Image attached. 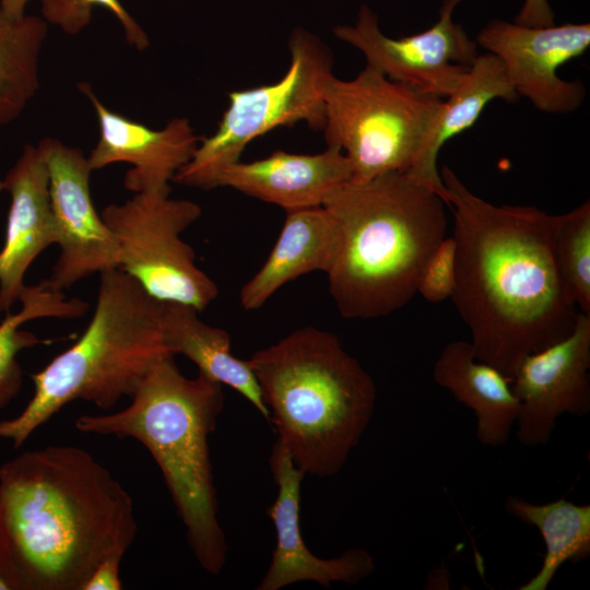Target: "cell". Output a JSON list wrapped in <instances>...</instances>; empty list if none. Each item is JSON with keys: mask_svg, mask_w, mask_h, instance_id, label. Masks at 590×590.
Listing matches in <instances>:
<instances>
[{"mask_svg": "<svg viewBox=\"0 0 590 590\" xmlns=\"http://www.w3.org/2000/svg\"><path fill=\"white\" fill-rule=\"evenodd\" d=\"M439 173L453 206L451 299L475 357L511 378L526 356L566 338L580 312L556 264L553 214L491 203L450 167Z\"/></svg>", "mask_w": 590, "mask_h": 590, "instance_id": "cell-1", "label": "cell"}, {"mask_svg": "<svg viewBox=\"0 0 590 590\" xmlns=\"http://www.w3.org/2000/svg\"><path fill=\"white\" fill-rule=\"evenodd\" d=\"M138 524L131 495L88 451H25L0 467V579L12 590H83L123 557Z\"/></svg>", "mask_w": 590, "mask_h": 590, "instance_id": "cell-2", "label": "cell"}, {"mask_svg": "<svg viewBox=\"0 0 590 590\" xmlns=\"http://www.w3.org/2000/svg\"><path fill=\"white\" fill-rule=\"evenodd\" d=\"M445 204L406 173L338 188L323 206L335 228L326 272L339 312L350 319L388 316L416 294L430 253L446 237Z\"/></svg>", "mask_w": 590, "mask_h": 590, "instance_id": "cell-3", "label": "cell"}, {"mask_svg": "<svg viewBox=\"0 0 590 590\" xmlns=\"http://www.w3.org/2000/svg\"><path fill=\"white\" fill-rule=\"evenodd\" d=\"M222 387L200 373L186 377L174 355H166L149 369L127 408L84 414L74 424L84 434L133 438L150 451L196 559L212 575L221 573L227 553L209 451L224 405Z\"/></svg>", "mask_w": 590, "mask_h": 590, "instance_id": "cell-4", "label": "cell"}, {"mask_svg": "<svg viewBox=\"0 0 590 590\" xmlns=\"http://www.w3.org/2000/svg\"><path fill=\"white\" fill-rule=\"evenodd\" d=\"M279 441L305 474L341 471L374 415L371 376L332 332L303 327L247 359Z\"/></svg>", "mask_w": 590, "mask_h": 590, "instance_id": "cell-5", "label": "cell"}, {"mask_svg": "<svg viewBox=\"0 0 590 590\" xmlns=\"http://www.w3.org/2000/svg\"><path fill=\"white\" fill-rule=\"evenodd\" d=\"M99 275L94 314L83 334L31 375L32 399L17 416L0 421V439L11 440L14 448L72 401L113 409L132 396L155 362L173 355L161 302L119 268Z\"/></svg>", "mask_w": 590, "mask_h": 590, "instance_id": "cell-6", "label": "cell"}, {"mask_svg": "<svg viewBox=\"0 0 590 590\" xmlns=\"http://www.w3.org/2000/svg\"><path fill=\"white\" fill-rule=\"evenodd\" d=\"M322 93L327 145L345 154L352 181L408 173L442 105V99L392 81L368 64L351 80L329 74Z\"/></svg>", "mask_w": 590, "mask_h": 590, "instance_id": "cell-7", "label": "cell"}, {"mask_svg": "<svg viewBox=\"0 0 590 590\" xmlns=\"http://www.w3.org/2000/svg\"><path fill=\"white\" fill-rule=\"evenodd\" d=\"M287 46L291 61L284 75L271 84L229 92L216 130L201 138L174 182L201 190L217 188L221 173L240 161L255 139L298 122L323 129L322 86L333 73V55L318 36L303 27L293 30Z\"/></svg>", "mask_w": 590, "mask_h": 590, "instance_id": "cell-8", "label": "cell"}, {"mask_svg": "<svg viewBox=\"0 0 590 590\" xmlns=\"http://www.w3.org/2000/svg\"><path fill=\"white\" fill-rule=\"evenodd\" d=\"M101 216L116 238L118 268L150 296L200 312L217 297V285L196 264L194 250L180 237L201 216L199 204L170 198V189L150 190L108 204Z\"/></svg>", "mask_w": 590, "mask_h": 590, "instance_id": "cell-9", "label": "cell"}, {"mask_svg": "<svg viewBox=\"0 0 590 590\" xmlns=\"http://www.w3.org/2000/svg\"><path fill=\"white\" fill-rule=\"evenodd\" d=\"M462 1L442 0L436 22L410 36L384 34L377 14L367 4L359 7L354 24L338 25L332 33L392 81L444 99L459 86L479 56L475 39L453 19Z\"/></svg>", "mask_w": 590, "mask_h": 590, "instance_id": "cell-10", "label": "cell"}, {"mask_svg": "<svg viewBox=\"0 0 590 590\" xmlns=\"http://www.w3.org/2000/svg\"><path fill=\"white\" fill-rule=\"evenodd\" d=\"M475 42L499 59L519 98L526 97L538 110L569 114L583 103V84L562 79L558 70L589 49V23L526 26L495 19Z\"/></svg>", "mask_w": 590, "mask_h": 590, "instance_id": "cell-11", "label": "cell"}, {"mask_svg": "<svg viewBox=\"0 0 590 590\" xmlns=\"http://www.w3.org/2000/svg\"><path fill=\"white\" fill-rule=\"evenodd\" d=\"M47 165L60 253L46 279L64 292L95 273L118 268L116 238L97 213L90 191L92 168L81 150L54 138L37 144Z\"/></svg>", "mask_w": 590, "mask_h": 590, "instance_id": "cell-12", "label": "cell"}, {"mask_svg": "<svg viewBox=\"0 0 590 590\" xmlns=\"http://www.w3.org/2000/svg\"><path fill=\"white\" fill-rule=\"evenodd\" d=\"M590 315L579 312L560 341L526 356L511 377L519 401L517 438L526 447L546 445L557 420L590 412Z\"/></svg>", "mask_w": 590, "mask_h": 590, "instance_id": "cell-13", "label": "cell"}, {"mask_svg": "<svg viewBox=\"0 0 590 590\" xmlns=\"http://www.w3.org/2000/svg\"><path fill=\"white\" fill-rule=\"evenodd\" d=\"M79 90L93 105L99 127L98 141L87 156L92 170L115 163H127L123 185L133 193L170 189L178 170L196 152L199 138L185 117L170 119L161 130L131 120L108 109L82 82Z\"/></svg>", "mask_w": 590, "mask_h": 590, "instance_id": "cell-14", "label": "cell"}, {"mask_svg": "<svg viewBox=\"0 0 590 590\" xmlns=\"http://www.w3.org/2000/svg\"><path fill=\"white\" fill-rule=\"evenodd\" d=\"M270 468L278 495L267 512L273 521L276 542L269 568L257 589L280 590L300 581H314L323 587L333 582L354 585L371 575L375 560L364 548H349L330 559L319 558L308 550L299 528L300 485L305 473L279 441L273 446Z\"/></svg>", "mask_w": 590, "mask_h": 590, "instance_id": "cell-15", "label": "cell"}, {"mask_svg": "<svg viewBox=\"0 0 590 590\" xmlns=\"http://www.w3.org/2000/svg\"><path fill=\"white\" fill-rule=\"evenodd\" d=\"M1 182L10 193L5 238L0 250V312H10L24 275L46 248L57 245L47 165L37 145L26 144Z\"/></svg>", "mask_w": 590, "mask_h": 590, "instance_id": "cell-16", "label": "cell"}, {"mask_svg": "<svg viewBox=\"0 0 590 590\" xmlns=\"http://www.w3.org/2000/svg\"><path fill=\"white\" fill-rule=\"evenodd\" d=\"M352 179L345 154L334 145L316 154L275 151L252 162L238 161L225 168L219 187H228L288 211L322 206Z\"/></svg>", "mask_w": 590, "mask_h": 590, "instance_id": "cell-17", "label": "cell"}, {"mask_svg": "<svg viewBox=\"0 0 590 590\" xmlns=\"http://www.w3.org/2000/svg\"><path fill=\"white\" fill-rule=\"evenodd\" d=\"M433 378L474 412L481 444L497 448L509 440L519 413L511 378L477 359L470 341L447 343L434 364Z\"/></svg>", "mask_w": 590, "mask_h": 590, "instance_id": "cell-18", "label": "cell"}, {"mask_svg": "<svg viewBox=\"0 0 590 590\" xmlns=\"http://www.w3.org/2000/svg\"><path fill=\"white\" fill-rule=\"evenodd\" d=\"M334 243V223L323 205L286 212L269 257L240 290L241 307L259 309L284 284L309 272L326 273Z\"/></svg>", "mask_w": 590, "mask_h": 590, "instance_id": "cell-19", "label": "cell"}, {"mask_svg": "<svg viewBox=\"0 0 590 590\" xmlns=\"http://www.w3.org/2000/svg\"><path fill=\"white\" fill-rule=\"evenodd\" d=\"M502 99L515 103L519 96L509 83L499 59L489 52L476 57L459 86L442 99L434 129L415 163L406 173L434 190L449 205L448 191L437 168L440 149L471 128L486 106Z\"/></svg>", "mask_w": 590, "mask_h": 590, "instance_id": "cell-20", "label": "cell"}, {"mask_svg": "<svg viewBox=\"0 0 590 590\" xmlns=\"http://www.w3.org/2000/svg\"><path fill=\"white\" fill-rule=\"evenodd\" d=\"M194 307L176 302H161L162 327L169 352L193 362L199 373L241 394L267 420L270 412L261 388L247 362L231 352L226 330L210 326Z\"/></svg>", "mask_w": 590, "mask_h": 590, "instance_id": "cell-21", "label": "cell"}, {"mask_svg": "<svg viewBox=\"0 0 590 590\" xmlns=\"http://www.w3.org/2000/svg\"><path fill=\"white\" fill-rule=\"evenodd\" d=\"M504 508L524 524L535 527L545 544L540 569L518 590H546L566 562L578 563L590 556V505L565 498L534 504L508 496Z\"/></svg>", "mask_w": 590, "mask_h": 590, "instance_id": "cell-22", "label": "cell"}, {"mask_svg": "<svg viewBox=\"0 0 590 590\" xmlns=\"http://www.w3.org/2000/svg\"><path fill=\"white\" fill-rule=\"evenodd\" d=\"M43 17H12L0 10V129L20 117L39 87Z\"/></svg>", "mask_w": 590, "mask_h": 590, "instance_id": "cell-23", "label": "cell"}, {"mask_svg": "<svg viewBox=\"0 0 590 590\" xmlns=\"http://www.w3.org/2000/svg\"><path fill=\"white\" fill-rule=\"evenodd\" d=\"M19 300L22 308L12 315L5 314L0 323V409L8 405L22 388V368L17 362L19 352L47 343L34 333L20 330L30 320L57 317L76 318L88 308L86 302L67 298L64 292L52 288L46 280L33 286H25Z\"/></svg>", "mask_w": 590, "mask_h": 590, "instance_id": "cell-24", "label": "cell"}, {"mask_svg": "<svg viewBox=\"0 0 590 590\" xmlns=\"http://www.w3.org/2000/svg\"><path fill=\"white\" fill-rule=\"evenodd\" d=\"M552 233L565 288L580 311L590 315V202L552 215Z\"/></svg>", "mask_w": 590, "mask_h": 590, "instance_id": "cell-25", "label": "cell"}, {"mask_svg": "<svg viewBox=\"0 0 590 590\" xmlns=\"http://www.w3.org/2000/svg\"><path fill=\"white\" fill-rule=\"evenodd\" d=\"M43 19L69 35L81 33L90 23L95 7L109 10L123 28L126 42L137 50L150 45L145 31L120 0H39Z\"/></svg>", "mask_w": 590, "mask_h": 590, "instance_id": "cell-26", "label": "cell"}, {"mask_svg": "<svg viewBox=\"0 0 590 590\" xmlns=\"http://www.w3.org/2000/svg\"><path fill=\"white\" fill-rule=\"evenodd\" d=\"M456 285V245L451 236L445 237L426 260L416 293L427 302L437 304L451 298Z\"/></svg>", "mask_w": 590, "mask_h": 590, "instance_id": "cell-27", "label": "cell"}, {"mask_svg": "<svg viewBox=\"0 0 590 590\" xmlns=\"http://www.w3.org/2000/svg\"><path fill=\"white\" fill-rule=\"evenodd\" d=\"M122 557L110 556L101 562L85 582L83 590H120L119 570Z\"/></svg>", "mask_w": 590, "mask_h": 590, "instance_id": "cell-28", "label": "cell"}, {"mask_svg": "<svg viewBox=\"0 0 590 590\" xmlns=\"http://www.w3.org/2000/svg\"><path fill=\"white\" fill-rule=\"evenodd\" d=\"M514 22L526 26H550L554 12L548 0H524Z\"/></svg>", "mask_w": 590, "mask_h": 590, "instance_id": "cell-29", "label": "cell"}, {"mask_svg": "<svg viewBox=\"0 0 590 590\" xmlns=\"http://www.w3.org/2000/svg\"><path fill=\"white\" fill-rule=\"evenodd\" d=\"M32 0H0V10L9 16L21 17Z\"/></svg>", "mask_w": 590, "mask_h": 590, "instance_id": "cell-30", "label": "cell"}, {"mask_svg": "<svg viewBox=\"0 0 590 590\" xmlns=\"http://www.w3.org/2000/svg\"><path fill=\"white\" fill-rule=\"evenodd\" d=\"M0 191H1V189H0Z\"/></svg>", "mask_w": 590, "mask_h": 590, "instance_id": "cell-31", "label": "cell"}]
</instances>
